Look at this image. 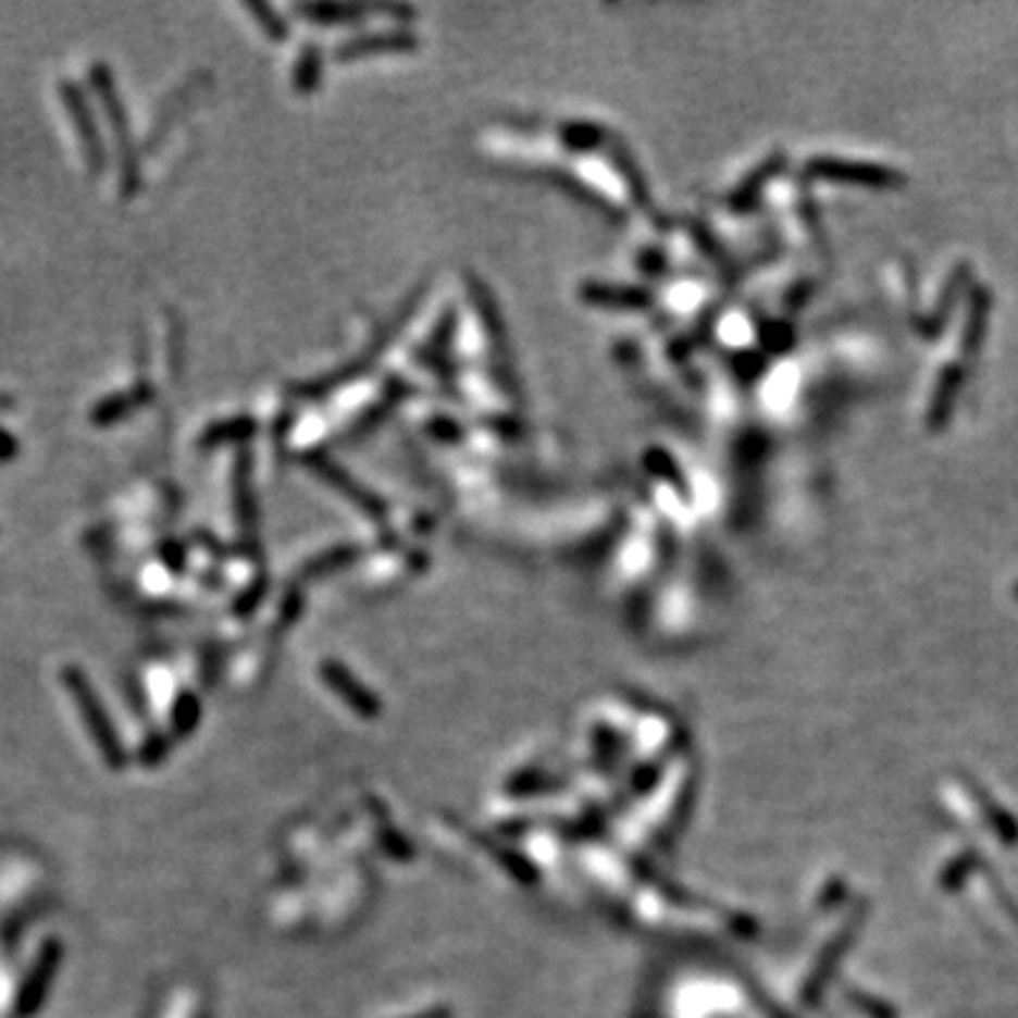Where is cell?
Listing matches in <instances>:
<instances>
[{
  "label": "cell",
  "mask_w": 1018,
  "mask_h": 1018,
  "mask_svg": "<svg viewBox=\"0 0 1018 1018\" xmlns=\"http://www.w3.org/2000/svg\"><path fill=\"white\" fill-rule=\"evenodd\" d=\"M88 85H91L94 97H97L99 108L105 113V122L113 134V145L120 153V190L125 198H134L141 190V164H139V150H136L134 131H131V120H127L125 99L116 85V74L108 63H91L88 65Z\"/></svg>",
  "instance_id": "obj_1"
},
{
  "label": "cell",
  "mask_w": 1018,
  "mask_h": 1018,
  "mask_svg": "<svg viewBox=\"0 0 1018 1018\" xmlns=\"http://www.w3.org/2000/svg\"><path fill=\"white\" fill-rule=\"evenodd\" d=\"M57 94H60V102H63L65 113H69L71 125L77 131L85 167H88L91 176H99V173L108 167V148L91 99H88L83 85L74 83V79H60V83H57Z\"/></svg>",
  "instance_id": "obj_2"
},
{
  "label": "cell",
  "mask_w": 1018,
  "mask_h": 1018,
  "mask_svg": "<svg viewBox=\"0 0 1018 1018\" xmlns=\"http://www.w3.org/2000/svg\"><path fill=\"white\" fill-rule=\"evenodd\" d=\"M809 178L829 184H846V187H862V190H903L905 176L889 164L874 162H848L834 156H818L804 170Z\"/></svg>",
  "instance_id": "obj_3"
},
{
  "label": "cell",
  "mask_w": 1018,
  "mask_h": 1018,
  "mask_svg": "<svg viewBox=\"0 0 1018 1018\" xmlns=\"http://www.w3.org/2000/svg\"><path fill=\"white\" fill-rule=\"evenodd\" d=\"M990 314H993V295L988 286L973 283L968 291V306H965V320L959 332V353L961 360H976L984 348V339L990 332Z\"/></svg>",
  "instance_id": "obj_4"
},
{
  "label": "cell",
  "mask_w": 1018,
  "mask_h": 1018,
  "mask_svg": "<svg viewBox=\"0 0 1018 1018\" xmlns=\"http://www.w3.org/2000/svg\"><path fill=\"white\" fill-rule=\"evenodd\" d=\"M961 388H965V365L961 362H947L936 376V385L931 390V402L926 410V427L931 433H942L947 424L954 422L956 405H959Z\"/></svg>",
  "instance_id": "obj_5"
},
{
  "label": "cell",
  "mask_w": 1018,
  "mask_h": 1018,
  "mask_svg": "<svg viewBox=\"0 0 1018 1018\" xmlns=\"http://www.w3.org/2000/svg\"><path fill=\"white\" fill-rule=\"evenodd\" d=\"M153 385L148 380H139L134 388L127 390H113V394H105L102 399L91 405L88 410V422L94 427H111V424L125 422L131 413H136L139 408H145L148 402H153Z\"/></svg>",
  "instance_id": "obj_6"
},
{
  "label": "cell",
  "mask_w": 1018,
  "mask_h": 1018,
  "mask_svg": "<svg viewBox=\"0 0 1018 1018\" xmlns=\"http://www.w3.org/2000/svg\"><path fill=\"white\" fill-rule=\"evenodd\" d=\"M970 289H973V272H970L968 263H959V266L945 277V283H942L940 297H936V303H933L931 309V318L919 325V332L926 334L928 339L940 337V334L945 332L951 314H954L956 306H959V300L968 295Z\"/></svg>",
  "instance_id": "obj_7"
},
{
  "label": "cell",
  "mask_w": 1018,
  "mask_h": 1018,
  "mask_svg": "<svg viewBox=\"0 0 1018 1018\" xmlns=\"http://www.w3.org/2000/svg\"><path fill=\"white\" fill-rule=\"evenodd\" d=\"M254 419L249 417H233V419H221V422L210 424L201 438H198V447H204V450H212V447L229 445V442H244L254 433Z\"/></svg>",
  "instance_id": "obj_8"
},
{
  "label": "cell",
  "mask_w": 1018,
  "mask_h": 1018,
  "mask_svg": "<svg viewBox=\"0 0 1018 1018\" xmlns=\"http://www.w3.org/2000/svg\"><path fill=\"white\" fill-rule=\"evenodd\" d=\"M784 164H786L784 153H772L767 162L758 164L756 173H753L749 178H744L742 187H738V190L733 193V198H730L735 210H742V207H747L749 201H756V198L761 196L763 187H767V182H770V178H775L778 173L784 170Z\"/></svg>",
  "instance_id": "obj_9"
},
{
  "label": "cell",
  "mask_w": 1018,
  "mask_h": 1018,
  "mask_svg": "<svg viewBox=\"0 0 1018 1018\" xmlns=\"http://www.w3.org/2000/svg\"><path fill=\"white\" fill-rule=\"evenodd\" d=\"M588 300L594 303H606V306H645L648 303V295L640 289H617V286H588L586 289Z\"/></svg>",
  "instance_id": "obj_10"
},
{
  "label": "cell",
  "mask_w": 1018,
  "mask_h": 1018,
  "mask_svg": "<svg viewBox=\"0 0 1018 1018\" xmlns=\"http://www.w3.org/2000/svg\"><path fill=\"white\" fill-rule=\"evenodd\" d=\"M247 12H252L254 17L261 21V28L269 37H275V40H283V37H286V26H283L281 17H277V14L269 7H263V3H247Z\"/></svg>",
  "instance_id": "obj_11"
},
{
  "label": "cell",
  "mask_w": 1018,
  "mask_h": 1018,
  "mask_svg": "<svg viewBox=\"0 0 1018 1018\" xmlns=\"http://www.w3.org/2000/svg\"><path fill=\"white\" fill-rule=\"evenodd\" d=\"M21 456V442L14 436L12 431H7L3 424H0V464H9Z\"/></svg>",
  "instance_id": "obj_12"
},
{
  "label": "cell",
  "mask_w": 1018,
  "mask_h": 1018,
  "mask_svg": "<svg viewBox=\"0 0 1018 1018\" xmlns=\"http://www.w3.org/2000/svg\"><path fill=\"white\" fill-rule=\"evenodd\" d=\"M14 408H17V399H14L12 394H3V390H0V413H9V410Z\"/></svg>",
  "instance_id": "obj_13"
}]
</instances>
